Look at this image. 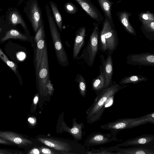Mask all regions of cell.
<instances>
[{"mask_svg":"<svg viewBox=\"0 0 154 154\" xmlns=\"http://www.w3.org/2000/svg\"><path fill=\"white\" fill-rule=\"evenodd\" d=\"M127 86L121 85L115 81L108 87L97 94L93 103L86 112L87 122L92 124L100 120L108 100L113 97L120 90Z\"/></svg>","mask_w":154,"mask_h":154,"instance_id":"obj_1","label":"cell"},{"mask_svg":"<svg viewBox=\"0 0 154 154\" xmlns=\"http://www.w3.org/2000/svg\"><path fill=\"white\" fill-rule=\"evenodd\" d=\"M37 140L57 152L59 154H85L87 150L84 146L76 141L44 135H38Z\"/></svg>","mask_w":154,"mask_h":154,"instance_id":"obj_2","label":"cell"},{"mask_svg":"<svg viewBox=\"0 0 154 154\" xmlns=\"http://www.w3.org/2000/svg\"><path fill=\"white\" fill-rule=\"evenodd\" d=\"M147 123L154 124V112L136 118H125L119 119L100 125L103 129L110 131L116 136L120 131L131 128Z\"/></svg>","mask_w":154,"mask_h":154,"instance_id":"obj_3","label":"cell"},{"mask_svg":"<svg viewBox=\"0 0 154 154\" xmlns=\"http://www.w3.org/2000/svg\"><path fill=\"white\" fill-rule=\"evenodd\" d=\"M45 9L57 59L61 66H66L69 64L68 57L62 44L60 34L51 9L48 4L45 5Z\"/></svg>","mask_w":154,"mask_h":154,"instance_id":"obj_4","label":"cell"},{"mask_svg":"<svg viewBox=\"0 0 154 154\" xmlns=\"http://www.w3.org/2000/svg\"><path fill=\"white\" fill-rule=\"evenodd\" d=\"M100 50L112 53L119 45V39L116 30L112 26L107 18L103 20L102 29L100 35Z\"/></svg>","mask_w":154,"mask_h":154,"instance_id":"obj_5","label":"cell"},{"mask_svg":"<svg viewBox=\"0 0 154 154\" xmlns=\"http://www.w3.org/2000/svg\"><path fill=\"white\" fill-rule=\"evenodd\" d=\"M36 75L38 80V93L42 102V99L50 96L47 88V85L50 78L46 44L39 69Z\"/></svg>","mask_w":154,"mask_h":154,"instance_id":"obj_6","label":"cell"},{"mask_svg":"<svg viewBox=\"0 0 154 154\" xmlns=\"http://www.w3.org/2000/svg\"><path fill=\"white\" fill-rule=\"evenodd\" d=\"M94 28L90 35L87 45L79 56L76 59H83L88 65L92 66L98 50V24L95 23Z\"/></svg>","mask_w":154,"mask_h":154,"instance_id":"obj_7","label":"cell"},{"mask_svg":"<svg viewBox=\"0 0 154 154\" xmlns=\"http://www.w3.org/2000/svg\"><path fill=\"white\" fill-rule=\"evenodd\" d=\"M64 112H63L59 115L56 126V131L57 133H61L67 132L72 135L74 141L77 142L82 140L83 135L84 123H78L76 118L72 120V126L69 127L64 120Z\"/></svg>","mask_w":154,"mask_h":154,"instance_id":"obj_8","label":"cell"},{"mask_svg":"<svg viewBox=\"0 0 154 154\" xmlns=\"http://www.w3.org/2000/svg\"><path fill=\"white\" fill-rule=\"evenodd\" d=\"M24 12L35 34L44 21L41 8L37 0H28L24 7Z\"/></svg>","mask_w":154,"mask_h":154,"instance_id":"obj_9","label":"cell"},{"mask_svg":"<svg viewBox=\"0 0 154 154\" xmlns=\"http://www.w3.org/2000/svg\"><path fill=\"white\" fill-rule=\"evenodd\" d=\"M122 139H118L116 136L111 133H102L99 132H94L90 134L86 139L84 145L87 147L102 145L112 142H121Z\"/></svg>","mask_w":154,"mask_h":154,"instance_id":"obj_10","label":"cell"},{"mask_svg":"<svg viewBox=\"0 0 154 154\" xmlns=\"http://www.w3.org/2000/svg\"><path fill=\"white\" fill-rule=\"evenodd\" d=\"M5 21L8 26L15 27L20 24L27 33L29 32L26 23L21 14L16 8L10 7L6 12Z\"/></svg>","mask_w":154,"mask_h":154,"instance_id":"obj_11","label":"cell"},{"mask_svg":"<svg viewBox=\"0 0 154 154\" xmlns=\"http://www.w3.org/2000/svg\"><path fill=\"white\" fill-rule=\"evenodd\" d=\"M126 63L133 66H154V54L142 53L131 54L127 57Z\"/></svg>","mask_w":154,"mask_h":154,"instance_id":"obj_12","label":"cell"},{"mask_svg":"<svg viewBox=\"0 0 154 154\" xmlns=\"http://www.w3.org/2000/svg\"><path fill=\"white\" fill-rule=\"evenodd\" d=\"M154 135L152 134H145L135 138L128 139L116 146L119 147L129 146H139L149 149L148 146L153 144Z\"/></svg>","mask_w":154,"mask_h":154,"instance_id":"obj_13","label":"cell"},{"mask_svg":"<svg viewBox=\"0 0 154 154\" xmlns=\"http://www.w3.org/2000/svg\"><path fill=\"white\" fill-rule=\"evenodd\" d=\"M85 12L98 24L103 21L104 18L99 10L90 0H74Z\"/></svg>","mask_w":154,"mask_h":154,"instance_id":"obj_14","label":"cell"},{"mask_svg":"<svg viewBox=\"0 0 154 154\" xmlns=\"http://www.w3.org/2000/svg\"><path fill=\"white\" fill-rule=\"evenodd\" d=\"M108 52L107 58L105 60L104 56L100 55V57L101 58L103 71L104 75L105 81L106 88L109 86L113 82L112 77L113 75V66L112 58V53Z\"/></svg>","mask_w":154,"mask_h":154,"instance_id":"obj_15","label":"cell"},{"mask_svg":"<svg viewBox=\"0 0 154 154\" xmlns=\"http://www.w3.org/2000/svg\"><path fill=\"white\" fill-rule=\"evenodd\" d=\"M109 149L117 154H154V150L139 146L122 148L115 146L109 147Z\"/></svg>","mask_w":154,"mask_h":154,"instance_id":"obj_16","label":"cell"},{"mask_svg":"<svg viewBox=\"0 0 154 154\" xmlns=\"http://www.w3.org/2000/svg\"><path fill=\"white\" fill-rule=\"evenodd\" d=\"M0 137L20 146L30 145L33 144L32 140L11 132L0 131Z\"/></svg>","mask_w":154,"mask_h":154,"instance_id":"obj_17","label":"cell"},{"mask_svg":"<svg viewBox=\"0 0 154 154\" xmlns=\"http://www.w3.org/2000/svg\"><path fill=\"white\" fill-rule=\"evenodd\" d=\"M85 33L86 29L85 26L79 28L75 32L73 49V58L74 60L76 59L78 56L84 45Z\"/></svg>","mask_w":154,"mask_h":154,"instance_id":"obj_18","label":"cell"},{"mask_svg":"<svg viewBox=\"0 0 154 154\" xmlns=\"http://www.w3.org/2000/svg\"><path fill=\"white\" fill-rule=\"evenodd\" d=\"M45 35L43 36L36 44L35 51V68L36 74L38 72L40 65L43 57L45 45Z\"/></svg>","mask_w":154,"mask_h":154,"instance_id":"obj_19","label":"cell"},{"mask_svg":"<svg viewBox=\"0 0 154 154\" xmlns=\"http://www.w3.org/2000/svg\"><path fill=\"white\" fill-rule=\"evenodd\" d=\"M100 73L96 78L94 79L92 82V90L96 94L106 88L104 75L102 65L100 66Z\"/></svg>","mask_w":154,"mask_h":154,"instance_id":"obj_20","label":"cell"},{"mask_svg":"<svg viewBox=\"0 0 154 154\" xmlns=\"http://www.w3.org/2000/svg\"><path fill=\"white\" fill-rule=\"evenodd\" d=\"M97 1L103 11L105 17L107 18L112 26L114 27L111 12L112 6L113 3L109 0H97Z\"/></svg>","mask_w":154,"mask_h":154,"instance_id":"obj_21","label":"cell"},{"mask_svg":"<svg viewBox=\"0 0 154 154\" xmlns=\"http://www.w3.org/2000/svg\"><path fill=\"white\" fill-rule=\"evenodd\" d=\"M130 14L126 11H123L119 14L120 21L126 30L129 34L136 35V32L129 21Z\"/></svg>","mask_w":154,"mask_h":154,"instance_id":"obj_22","label":"cell"},{"mask_svg":"<svg viewBox=\"0 0 154 154\" xmlns=\"http://www.w3.org/2000/svg\"><path fill=\"white\" fill-rule=\"evenodd\" d=\"M49 3L53 15V18L60 32L62 31L63 20L61 15L56 4L52 1Z\"/></svg>","mask_w":154,"mask_h":154,"instance_id":"obj_23","label":"cell"},{"mask_svg":"<svg viewBox=\"0 0 154 154\" xmlns=\"http://www.w3.org/2000/svg\"><path fill=\"white\" fill-rule=\"evenodd\" d=\"M148 79L142 75H132L126 76L122 78L119 82L120 85L138 83L142 82H146Z\"/></svg>","mask_w":154,"mask_h":154,"instance_id":"obj_24","label":"cell"},{"mask_svg":"<svg viewBox=\"0 0 154 154\" xmlns=\"http://www.w3.org/2000/svg\"><path fill=\"white\" fill-rule=\"evenodd\" d=\"M19 39L26 40L28 37L14 29L11 28L7 30L5 35L2 38L1 41H4L9 38Z\"/></svg>","mask_w":154,"mask_h":154,"instance_id":"obj_25","label":"cell"},{"mask_svg":"<svg viewBox=\"0 0 154 154\" xmlns=\"http://www.w3.org/2000/svg\"><path fill=\"white\" fill-rule=\"evenodd\" d=\"M75 81L78 84L80 94L84 97L86 95L87 84L83 76L81 74H77L75 78Z\"/></svg>","mask_w":154,"mask_h":154,"instance_id":"obj_26","label":"cell"},{"mask_svg":"<svg viewBox=\"0 0 154 154\" xmlns=\"http://www.w3.org/2000/svg\"><path fill=\"white\" fill-rule=\"evenodd\" d=\"M0 57L15 74H17V65L13 62L9 60L1 49H0Z\"/></svg>","mask_w":154,"mask_h":154,"instance_id":"obj_27","label":"cell"},{"mask_svg":"<svg viewBox=\"0 0 154 154\" xmlns=\"http://www.w3.org/2000/svg\"><path fill=\"white\" fill-rule=\"evenodd\" d=\"M87 154H117L116 152L112 151L109 150V148H101L99 149H93L91 150L87 151Z\"/></svg>","mask_w":154,"mask_h":154,"instance_id":"obj_28","label":"cell"},{"mask_svg":"<svg viewBox=\"0 0 154 154\" xmlns=\"http://www.w3.org/2000/svg\"><path fill=\"white\" fill-rule=\"evenodd\" d=\"M64 8L67 13L70 14H74L78 11L75 5L70 2H67L64 4Z\"/></svg>","mask_w":154,"mask_h":154,"instance_id":"obj_29","label":"cell"},{"mask_svg":"<svg viewBox=\"0 0 154 154\" xmlns=\"http://www.w3.org/2000/svg\"><path fill=\"white\" fill-rule=\"evenodd\" d=\"M141 19L144 29L147 32L154 33V21H149Z\"/></svg>","mask_w":154,"mask_h":154,"instance_id":"obj_30","label":"cell"},{"mask_svg":"<svg viewBox=\"0 0 154 154\" xmlns=\"http://www.w3.org/2000/svg\"><path fill=\"white\" fill-rule=\"evenodd\" d=\"M41 154H59L56 150L45 145L39 146Z\"/></svg>","mask_w":154,"mask_h":154,"instance_id":"obj_31","label":"cell"},{"mask_svg":"<svg viewBox=\"0 0 154 154\" xmlns=\"http://www.w3.org/2000/svg\"><path fill=\"white\" fill-rule=\"evenodd\" d=\"M141 19L149 21H154V16L152 13L149 12H143L140 14Z\"/></svg>","mask_w":154,"mask_h":154,"instance_id":"obj_32","label":"cell"},{"mask_svg":"<svg viewBox=\"0 0 154 154\" xmlns=\"http://www.w3.org/2000/svg\"><path fill=\"white\" fill-rule=\"evenodd\" d=\"M39 98V95L38 93L36 94L33 100V106L34 110L35 111L37 105L38 101Z\"/></svg>","mask_w":154,"mask_h":154,"instance_id":"obj_33","label":"cell"},{"mask_svg":"<svg viewBox=\"0 0 154 154\" xmlns=\"http://www.w3.org/2000/svg\"><path fill=\"white\" fill-rule=\"evenodd\" d=\"M47 88L49 95H51L53 94L54 89L50 79L49 80L47 84Z\"/></svg>","mask_w":154,"mask_h":154,"instance_id":"obj_34","label":"cell"},{"mask_svg":"<svg viewBox=\"0 0 154 154\" xmlns=\"http://www.w3.org/2000/svg\"><path fill=\"white\" fill-rule=\"evenodd\" d=\"M31 154H41L38 147L35 146L28 153Z\"/></svg>","mask_w":154,"mask_h":154,"instance_id":"obj_35","label":"cell"},{"mask_svg":"<svg viewBox=\"0 0 154 154\" xmlns=\"http://www.w3.org/2000/svg\"><path fill=\"white\" fill-rule=\"evenodd\" d=\"M8 141H7L6 140L2 138H0V143L6 144H11V143Z\"/></svg>","mask_w":154,"mask_h":154,"instance_id":"obj_36","label":"cell"},{"mask_svg":"<svg viewBox=\"0 0 154 154\" xmlns=\"http://www.w3.org/2000/svg\"><path fill=\"white\" fill-rule=\"evenodd\" d=\"M35 119L33 117L29 118L28 119L29 122L32 125H35L36 123Z\"/></svg>","mask_w":154,"mask_h":154,"instance_id":"obj_37","label":"cell"},{"mask_svg":"<svg viewBox=\"0 0 154 154\" xmlns=\"http://www.w3.org/2000/svg\"><path fill=\"white\" fill-rule=\"evenodd\" d=\"M5 23V17L3 16L0 15V25H2Z\"/></svg>","mask_w":154,"mask_h":154,"instance_id":"obj_38","label":"cell"},{"mask_svg":"<svg viewBox=\"0 0 154 154\" xmlns=\"http://www.w3.org/2000/svg\"><path fill=\"white\" fill-rule=\"evenodd\" d=\"M8 25L6 24L5 25L1 26L0 27V33L2 32V31L3 30L4 28H5V27Z\"/></svg>","mask_w":154,"mask_h":154,"instance_id":"obj_39","label":"cell"},{"mask_svg":"<svg viewBox=\"0 0 154 154\" xmlns=\"http://www.w3.org/2000/svg\"><path fill=\"white\" fill-rule=\"evenodd\" d=\"M6 24V23L5 24H3V25H0V27L2 26H3V25H5Z\"/></svg>","mask_w":154,"mask_h":154,"instance_id":"obj_40","label":"cell"},{"mask_svg":"<svg viewBox=\"0 0 154 154\" xmlns=\"http://www.w3.org/2000/svg\"><path fill=\"white\" fill-rule=\"evenodd\" d=\"M1 0H0V1Z\"/></svg>","mask_w":154,"mask_h":154,"instance_id":"obj_41","label":"cell"}]
</instances>
